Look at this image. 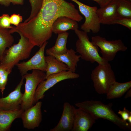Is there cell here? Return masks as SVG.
I'll use <instances>...</instances> for the list:
<instances>
[{"label":"cell","mask_w":131,"mask_h":131,"mask_svg":"<svg viewBox=\"0 0 131 131\" xmlns=\"http://www.w3.org/2000/svg\"><path fill=\"white\" fill-rule=\"evenodd\" d=\"M23 111L21 108L0 111V131L9 130L13 122L21 118Z\"/></svg>","instance_id":"17"},{"label":"cell","mask_w":131,"mask_h":131,"mask_svg":"<svg viewBox=\"0 0 131 131\" xmlns=\"http://www.w3.org/2000/svg\"><path fill=\"white\" fill-rule=\"evenodd\" d=\"M118 16L131 18V1L117 0Z\"/></svg>","instance_id":"23"},{"label":"cell","mask_w":131,"mask_h":131,"mask_svg":"<svg viewBox=\"0 0 131 131\" xmlns=\"http://www.w3.org/2000/svg\"><path fill=\"white\" fill-rule=\"evenodd\" d=\"M24 76L15 90L6 97L0 98V111L14 110L21 108L23 95L21 91L23 84Z\"/></svg>","instance_id":"12"},{"label":"cell","mask_w":131,"mask_h":131,"mask_svg":"<svg viewBox=\"0 0 131 131\" xmlns=\"http://www.w3.org/2000/svg\"><path fill=\"white\" fill-rule=\"evenodd\" d=\"M45 57L47 66L45 72L46 79L51 74L69 70L66 64L58 61L53 55H48Z\"/></svg>","instance_id":"20"},{"label":"cell","mask_w":131,"mask_h":131,"mask_svg":"<svg viewBox=\"0 0 131 131\" xmlns=\"http://www.w3.org/2000/svg\"><path fill=\"white\" fill-rule=\"evenodd\" d=\"M35 104L23 111L21 116L24 127L28 129L38 127L42 120V102L38 101Z\"/></svg>","instance_id":"11"},{"label":"cell","mask_w":131,"mask_h":131,"mask_svg":"<svg viewBox=\"0 0 131 131\" xmlns=\"http://www.w3.org/2000/svg\"><path fill=\"white\" fill-rule=\"evenodd\" d=\"M113 0H107L106 5Z\"/></svg>","instance_id":"35"},{"label":"cell","mask_w":131,"mask_h":131,"mask_svg":"<svg viewBox=\"0 0 131 131\" xmlns=\"http://www.w3.org/2000/svg\"><path fill=\"white\" fill-rule=\"evenodd\" d=\"M10 16L7 14H4L0 16V27L6 29L12 28L11 25Z\"/></svg>","instance_id":"26"},{"label":"cell","mask_w":131,"mask_h":131,"mask_svg":"<svg viewBox=\"0 0 131 131\" xmlns=\"http://www.w3.org/2000/svg\"><path fill=\"white\" fill-rule=\"evenodd\" d=\"M128 121V123L131 124V115L129 117L127 120Z\"/></svg>","instance_id":"34"},{"label":"cell","mask_w":131,"mask_h":131,"mask_svg":"<svg viewBox=\"0 0 131 131\" xmlns=\"http://www.w3.org/2000/svg\"><path fill=\"white\" fill-rule=\"evenodd\" d=\"M131 96V89H129L127 91L126 94L125 96V98H127Z\"/></svg>","instance_id":"33"},{"label":"cell","mask_w":131,"mask_h":131,"mask_svg":"<svg viewBox=\"0 0 131 131\" xmlns=\"http://www.w3.org/2000/svg\"><path fill=\"white\" fill-rule=\"evenodd\" d=\"M75 105L89 113L96 120L103 119L113 123L121 129L131 130V124L123 120L113 110L112 103L105 104L100 101L91 100L78 102Z\"/></svg>","instance_id":"2"},{"label":"cell","mask_w":131,"mask_h":131,"mask_svg":"<svg viewBox=\"0 0 131 131\" xmlns=\"http://www.w3.org/2000/svg\"><path fill=\"white\" fill-rule=\"evenodd\" d=\"M31 7L30 16L23 22L26 23L34 17L37 15L42 6L43 0H29Z\"/></svg>","instance_id":"24"},{"label":"cell","mask_w":131,"mask_h":131,"mask_svg":"<svg viewBox=\"0 0 131 131\" xmlns=\"http://www.w3.org/2000/svg\"><path fill=\"white\" fill-rule=\"evenodd\" d=\"M96 120L87 112L79 108H75L71 131H88L95 123Z\"/></svg>","instance_id":"13"},{"label":"cell","mask_w":131,"mask_h":131,"mask_svg":"<svg viewBox=\"0 0 131 131\" xmlns=\"http://www.w3.org/2000/svg\"><path fill=\"white\" fill-rule=\"evenodd\" d=\"M11 72L10 71H7L0 78V90L2 95L7 84L8 75Z\"/></svg>","instance_id":"27"},{"label":"cell","mask_w":131,"mask_h":131,"mask_svg":"<svg viewBox=\"0 0 131 131\" xmlns=\"http://www.w3.org/2000/svg\"><path fill=\"white\" fill-rule=\"evenodd\" d=\"M74 32L78 38L75 43L76 52L80 54L81 59L91 63L96 62L100 65L109 63L99 55V47L90 41L87 33L78 29Z\"/></svg>","instance_id":"4"},{"label":"cell","mask_w":131,"mask_h":131,"mask_svg":"<svg viewBox=\"0 0 131 131\" xmlns=\"http://www.w3.org/2000/svg\"><path fill=\"white\" fill-rule=\"evenodd\" d=\"M6 71L4 68L0 66V78L5 73Z\"/></svg>","instance_id":"32"},{"label":"cell","mask_w":131,"mask_h":131,"mask_svg":"<svg viewBox=\"0 0 131 131\" xmlns=\"http://www.w3.org/2000/svg\"><path fill=\"white\" fill-rule=\"evenodd\" d=\"M131 87V81L123 83L115 81L109 86L106 93V98L110 99L120 98Z\"/></svg>","instance_id":"19"},{"label":"cell","mask_w":131,"mask_h":131,"mask_svg":"<svg viewBox=\"0 0 131 131\" xmlns=\"http://www.w3.org/2000/svg\"><path fill=\"white\" fill-rule=\"evenodd\" d=\"M76 52L71 48L67 49L66 53L62 55H57L49 53L47 55L54 56L58 61L66 64L69 70L73 73H75L77 66V63L81 58V55H76Z\"/></svg>","instance_id":"18"},{"label":"cell","mask_w":131,"mask_h":131,"mask_svg":"<svg viewBox=\"0 0 131 131\" xmlns=\"http://www.w3.org/2000/svg\"><path fill=\"white\" fill-rule=\"evenodd\" d=\"M68 36V33L66 32L58 34L54 45L46 50V54L51 53L60 55L66 53L68 49L66 45Z\"/></svg>","instance_id":"21"},{"label":"cell","mask_w":131,"mask_h":131,"mask_svg":"<svg viewBox=\"0 0 131 131\" xmlns=\"http://www.w3.org/2000/svg\"><path fill=\"white\" fill-rule=\"evenodd\" d=\"M117 1L113 0L105 6L98 8L97 13L100 24L110 25L117 16Z\"/></svg>","instance_id":"15"},{"label":"cell","mask_w":131,"mask_h":131,"mask_svg":"<svg viewBox=\"0 0 131 131\" xmlns=\"http://www.w3.org/2000/svg\"><path fill=\"white\" fill-rule=\"evenodd\" d=\"M11 34L8 29L0 27V61L6 48L11 46L14 42Z\"/></svg>","instance_id":"22"},{"label":"cell","mask_w":131,"mask_h":131,"mask_svg":"<svg viewBox=\"0 0 131 131\" xmlns=\"http://www.w3.org/2000/svg\"><path fill=\"white\" fill-rule=\"evenodd\" d=\"M97 2L99 5L100 7H103L106 5L107 0H92Z\"/></svg>","instance_id":"31"},{"label":"cell","mask_w":131,"mask_h":131,"mask_svg":"<svg viewBox=\"0 0 131 131\" xmlns=\"http://www.w3.org/2000/svg\"><path fill=\"white\" fill-rule=\"evenodd\" d=\"M130 0L131 1V0Z\"/></svg>","instance_id":"37"},{"label":"cell","mask_w":131,"mask_h":131,"mask_svg":"<svg viewBox=\"0 0 131 131\" xmlns=\"http://www.w3.org/2000/svg\"><path fill=\"white\" fill-rule=\"evenodd\" d=\"M23 20L22 16L19 14H14L10 16V23L16 26L18 25Z\"/></svg>","instance_id":"28"},{"label":"cell","mask_w":131,"mask_h":131,"mask_svg":"<svg viewBox=\"0 0 131 131\" xmlns=\"http://www.w3.org/2000/svg\"><path fill=\"white\" fill-rule=\"evenodd\" d=\"M24 0H3L0 4L6 6H9L10 3L14 5H23Z\"/></svg>","instance_id":"29"},{"label":"cell","mask_w":131,"mask_h":131,"mask_svg":"<svg viewBox=\"0 0 131 131\" xmlns=\"http://www.w3.org/2000/svg\"><path fill=\"white\" fill-rule=\"evenodd\" d=\"M91 78L95 91L99 94H106L110 85L116 81L109 63L105 65H98L92 71Z\"/></svg>","instance_id":"6"},{"label":"cell","mask_w":131,"mask_h":131,"mask_svg":"<svg viewBox=\"0 0 131 131\" xmlns=\"http://www.w3.org/2000/svg\"><path fill=\"white\" fill-rule=\"evenodd\" d=\"M20 38L18 43L6 49L0 61V66L7 71L12 72V69L19 62L28 58L34 45L20 32H16Z\"/></svg>","instance_id":"3"},{"label":"cell","mask_w":131,"mask_h":131,"mask_svg":"<svg viewBox=\"0 0 131 131\" xmlns=\"http://www.w3.org/2000/svg\"><path fill=\"white\" fill-rule=\"evenodd\" d=\"M3 0H0V4L2 2Z\"/></svg>","instance_id":"36"},{"label":"cell","mask_w":131,"mask_h":131,"mask_svg":"<svg viewBox=\"0 0 131 131\" xmlns=\"http://www.w3.org/2000/svg\"><path fill=\"white\" fill-rule=\"evenodd\" d=\"M48 43L47 41L45 42L39 50L29 60L16 65L22 76L27 73L28 71L32 70H38L46 72L47 66L45 60L44 51Z\"/></svg>","instance_id":"10"},{"label":"cell","mask_w":131,"mask_h":131,"mask_svg":"<svg viewBox=\"0 0 131 131\" xmlns=\"http://www.w3.org/2000/svg\"><path fill=\"white\" fill-rule=\"evenodd\" d=\"M70 0L78 5L79 11L85 17V22L81 25V29L87 33L91 31L94 33H98L100 30V24L97 12V7L88 6L78 0Z\"/></svg>","instance_id":"9"},{"label":"cell","mask_w":131,"mask_h":131,"mask_svg":"<svg viewBox=\"0 0 131 131\" xmlns=\"http://www.w3.org/2000/svg\"><path fill=\"white\" fill-rule=\"evenodd\" d=\"M80 75L70 70L51 74L41 82L36 89L34 96V105L40 100L43 99L45 92L55 84L62 81L79 78Z\"/></svg>","instance_id":"8"},{"label":"cell","mask_w":131,"mask_h":131,"mask_svg":"<svg viewBox=\"0 0 131 131\" xmlns=\"http://www.w3.org/2000/svg\"><path fill=\"white\" fill-rule=\"evenodd\" d=\"M116 24L122 25L131 30V18L117 16L112 21L110 25Z\"/></svg>","instance_id":"25"},{"label":"cell","mask_w":131,"mask_h":131,"mask_svg":"<svg viewBox=\"0 0 131 131\" xmlns=\"http://www.w3.org/2000/svg\"><path fill=\"white\" fill-rule=\"evenodd\" d=\"M118 113L121 116L122 119L125 121H126L129 116L131 115V112L126 109L125 107H124L122 111L119 110Z\"/></svg>","instance_id":"30"},{"label":"cell","mask_w":131,"mask_h":131,"mask_svg":"<svg viewBox=\"0 0 131 131\" xmlns=\"http://www.w3.org/2000/svg\"><path fill=\"white\" fill-rule=\"evenodd\" d=\"M65 16L77 22L82 16L71 3L65 0H43L41 8L34 17L20 23L11 29L12 33L20 32L34 46L41 47L51 37L53 23L58 17Z\"/></svg>","instance_id":"1"},{"label":"cell","mask_w":131,"mask_h":131,"mask_svg":"<svg viewBox=\"0 0 131 131\" xmlns=\"http://www.w3.org/2000/svg\"><path fill=\"white\" fill-rule=\"evenodd\" d=\"M75 108L69 102L64 103L60 119L56 126L50 131H70L73 125L74 111Z\"/></svg>","instance_id":"14"},{"label":"cell","mask_w":131,"mask_h":131,"mask_svg":"<svg viewBox=\"0 0 131 131\" xmlns=\"http://www.w3.org/2000/svg\"><path fill=\"white\" fill-rule=\"evenodd\" d=\"M23 76L25 79V83L21 108L24 111L34 105V96L36 89L39 84L45 80L46 74L44 72L33 70L31 73H27Z\"/></svg>","instance_id":"5"},{"label":"cell","mask_w":131,"mask_h":131,"mask_svg":"<svg viewBox=\"0 0 131 131\" xmlns=\"http://www.w3.org/2000/svg\"><path fill=\"white\" fill-rule=\"evenodd\" d=\"M91 39L92 43L100 49L102 57L108 62L114 59L118 52L124 51L127 49L120 39L108 41L99 35L92 37Z\"/></svg>","instance_id":"7"},{"label":"cell","mask_w":131,"mask_h":131,"mask_svg":"<svg viewBox=\"0 0 131 131\" xmlns=\"http://www.w3.org/2000/svg\"><path fill=\"white\" fill-rule=\"evenodd\" d=\"M77 22L70 18L62 16L57 18L53 24L52 30L56 34L65 32L70 30H75L78 29Z\"/></svg>","instance_id":"16"}]
</instances>
